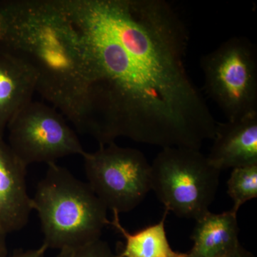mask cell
<instances>
[{
    "label": "cell",
    "instance_id": "15",
    "mask_svg": "<svg viewBox=\"0 0 257 257\" xmlns=\"http://www.w3.org/2000/svg\"><path fill=\"white\" fill-rule=\"evenodd\" d=\"M47 251V248L45 245L42 244L39 248H33V249H29L27 251H18L9 255L6 257H45V253Z\"/></svg>",
    "mask_w": 257,
    "mask_h": 257
},
{
    "label": "cell",
    "instance_id": "1",
    "mask_svg": "<svg viewBox=\"0 0 257 257\" xmlns=\"http://www.w3.org/2000/svg\"><path fill=\"white\" fill-rule=\"evenodd\" d=\"M92 52L94 78L72 123L99 145L200 150L217 121L186 67L189 33L165 0H62Z\"/></svg>",
    "mask_w": 257,
    "mask_h": 257
},
{
    "label": "cell",
    "instance_id": "10",
    "mask_svg": "<svg viewBox=\"0 0 257 257\" xmlns=\"http://www.w3.org/2000/svg\"><path fill=\"white\" fill-rule=\"evenodd\" d=\"M237 214L231 210L221 214L210 211L196 220L192 249L187 257H226L240 246Z\"/></svg>",
    "mask_w": 257,
    "mask_h": 257
},
{
    "label": "cell",
    "instance_id": "5",
    "mask_svg": "<svg viewBox=\"0 0 257 257\" xmlns=\"http://www.w3.org/2000/svg\"><path fill=\"white\" fill-rule=\"evenodd\" d=\"M204 90L227 121L257 113V50L244 37H233L203 56Z\"/></svg>",
    "mask_w": 257,
    "mask_h": 257
},
{
    "label": "cell",
    "instance_id": "14",
    "mask_svg": "<svg viewBox=\"0 0 257 257\" xmlns=\"http://www.w3.org/2000/svg\"><path fill=\"white\" fill-rule=\"evenodd\" d=\"M55 257H117L107 242L96 240L76 247L66 248L60 250Z\"/></svg>",
    "mask_w": 257,
    "mask_h": 257
},
{
    "label": "cell",
    "instance_id": "11",
    "mask_svg": "<svg viewBox=\"0 0 257 257\" xmlns=\"http://www.w3.org/2000/svg\"><path fill=\"white\" fill-rule=\"evenodd\" d=\"M36 92L35 74L20 61L0 54V136Z\"/></svg>",
    "mask_w": 257,
    "mask_h": 257
},
{
    "label": "cell",
    "instance_id": "3",
    "mask_svg": "<svg viewBox=\"0 0 257 257\" xmlns=\"http://www.w3.org/2000/svg\"><path fill=\"white\" fill-rule=\"evenodd\" d=\"M47 166L32 198L41 223L43 244L60 251L100 239L109 221L105 206L87 182L57 164Z\"/></svg>",
    "mask_w": 257,
    "mask_h": 257
},
{
    "label": "cell",
    "instance_id": "8",
    "mask_svg": "<svg viewBox=\"0 0 257 257\" xmlns=\"http://www.w3.org/2000/svg\"><path fill=\"white\" fill-rule=\"evenodd\" d=\"M26 175L27 166L0 136V231L6 234L25 227L33 210Z\"/></svg>",
    "mask_w": 257,
    "mask_h": 257
},
{
    "label": "cell",
    "instance_id": "7",
    "mask_svg": "<svg viewBox=\"0 0 257 257\" xmlns=\"http://www.w3.org/2000/svg\"><path fill=\"white\" fill-rule=\"evenodd\" d=\"M9 145L28 167L56 163L70 155L85 154L75 133L53 107L33 101L19 111L8 126Z\"/></svg>",
    "mask_w": 257,
    "mask_h": 257
},
{
    "label": "cell",
    "instance_id": "17",
    "mask_svg": "<svg viewBox=\"0 0 257 257\" xmlns=\"http://www.w3.org/2000/svg\"><path fill=\"white\" fill-rule=\"evenodd\" d=\"M226 257H255L252 253L248 251L246 248L243 247L241 245H240L239 247L236 251H234L232 253Z\"/></svg>",
    "mask_w": 257,
    "mask_h": 257
},
{
    "label": "cell",
    "instance_id": "4",
    "mask_svg": "<svg viewBox=\"0 0 257 257\" xmlns=\"http://www.w3.org/2000/svg\"><path fill=\"white\" fill-rule=\"evenodd\" d=\"M220 173L199 150L165 147L151 165V190L166 210L196 221L209 212Z\"/></svg>",
    "mask_w": 257,
    "mask_h": 257
},
{
    "label": "cell",
    "instance_id": "6",
    "mask_svg": "<svg viewBox=\"0 0 257 257\" xmlns=\"http://www.w3.org/2000/svg\"><path fill=\"white\" fill-rule=\"evenodd\" d=\"M82 157L87 183L107 210H133L151 190V165L140 150L111 143Z\"/></svg>",
    "mask_w": 257,
    "mask_h": 257
},
{
    "label": "cell",
    "instance_id": "16",
    "mask_svg": "<svg viewBox=\"0 0 257 257\" xmlns=\"http://www.w3.org/2000/svg\"><path fill=\"white\" fill-rule=\"evenodd\" d=\"M7 235L3 231H0V257H6L8 255Z\"/></svg>",
    "mask_w": 257,
    "mask_h": 257
},
{
    "label": "cell",
    "instance_id": "2",
    "mask_svg": "<svg viewBox=\"0 0 257 257\" xmlns=\"http://www.w3.org/2000/svg\"><path fill=\"white\" fill-rule=\"evenodd\" d=\"M0 54L26 65L36 92L73 119L94 79V63L61 0L0 1Z\"/></svg>",
    "mask_w": 257,
    "mask_h": 257
},
{
    "label": "cell",
    "instance_id": "9",
    "mask_svg": "<svg viewBox=\"0 0 257 257\" xmlns=\"http://www.w3.org/2000/svg\"><path fill=\"white\" fill-rule=\"evenodd\" d=\"M207 158L217 170L257 165V113L217 122Z\"/></svg>",
    "mask_w": 257,
    "mask_h": 257
},
{
    "label": "cell",
    "instance_id": "12",
    "mask_svg": "<svg viewBox=\"0 0 257 257\" xmlns=\"http://www.w3.org/2000/svg\"><path fill=\"white\" fill-rule=\"evenodd\" d=\"M113 219L108 221L124 238L118 257H187V253L175 251L171 247L165 230V220L169 211H165L160 222L147 226L138 232H128L120 222L119 214L113 211Z\"/></svg>",
    "mask_w": 257,
    "mask_h": 257
},
{
    "label": "cell",
    "instance_id": "18",
    "mask_svg": "<svg viewBox=\"0 0 257 257\" xmlns=\"http://www.w3.org/2000/svg\"><path fill=\"white\" fill-rule=\"evenodd\" d=\"M118 257V256H117Z\"/></svg>",
    "mask_w": 257,
    "mask_h": 257
},
{
    "label": "cell",
    "instance_id": "13",
    "mask_svg": "<svg viewBox=\"0 0 257 257\" xmlns=\"http://www.w3.org/2000/svg\"><path fill=\"white\" fill-rule=\"evenodd\" d=\"M227 187L228 194L234 202L231 211L237 214L243 204L257 197V165L233 169Z\"/></svg>",
    "mask_w": 257,
    "mask_h": 257
}]
</instances>
